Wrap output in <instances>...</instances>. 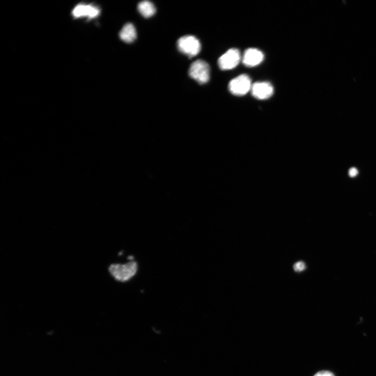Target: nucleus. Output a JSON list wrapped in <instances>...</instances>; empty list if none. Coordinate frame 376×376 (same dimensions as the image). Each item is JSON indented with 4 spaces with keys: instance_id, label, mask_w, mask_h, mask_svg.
I'll use <instances>...</instances> for the list:
<instances>
[{
    "instance_id": "2",
    "label": "nucleus",
    "mask_w": 376,
    "mask_h": 376,
    "mask_svg": "<svg viewBox=\"0 0 376 376\" xmlns=\"http://www.w3.org/2000/svg\"><path fill=\"white\" fill-rule=\"evenodd\" d=\"M210 66L202 60H198L192 63L189 70L190 77L200 85H203L210 80Z\"/></svg>"
},
{
    "instance_id": "1",
    "label": "nucleus",
    "mask_w": 376,
    "mask_h": 376,
    "mask_svg": "<svg viewBox=\"0 0 376 376\" xmlns=\"http://www.w3.org/2000/svg\"><path fill=\"white\" fill-rule=\"evenodd\" d=\"M178 49L184 55L190 58L196 56L201 51V46L199 40L193 36H185L177 41Z\"/></svg>"
},
{
    "instance_id": "5",
    "label": "nucleus",
    "mask_w": 376,
    "mask_h": 376,
    "mask_svg": "<svg viewBox=\"0 0 376 376\" xmlns=\"http://www.w3.org/2000/svg\"><path fill=\"white\" fill-rule=\"evenodd\" d=\"M241 60L239 50L233 48L228 50L218 60L219 68L222 70H229L236 68Z\"/></svg>"
},
{
    "instance_id": "13",
    "label": "nucleus",
    "mask_w": 376,
    "mask_h": 376,
    "mask_svg": "<svg viewBox=\"0 0 376 376\" xmlns=\"http://www.w3.org/2000/svg\"><path fill=\"white\" fill-rule=\"evenodd\" d=\"M359 173L358 170L355 167H352L349 171V175L351 177L357 176Z\"/></svg>"
},
{
    "instance_id": "7",
    "label": "nucleus",
    "mask_w": 376,
    "mask_h": 376,
    "mask_svg": "<svg viewBox=\"0 0 376 376\" xmlns=\"http://www.w3.org/2000/svg\"><path fill=\"white\" fill-rule=\"evenodd\" d=\"M264 59V55L262 51L256 48H249L245 52L243 62L246 67H254L260 65Z\"/></svg>"
},
{
    "instance_id": "6",
    "label": "nucleus",
    "mask_w": 376,
    "mask_h": 376,
    "mask_svg": "<svg viewBox=\"0 0 376 376\" xmlns=\"http://www.w3.org/2000/svg\"><path fill=\"white\" fill-rule=\"evenodd\" d=\"M253 96L260 100L267 99L273 95L274 89L271 83L267 82L255 83L251 90Z\"/></svg>"
},
{
    "instance_id": "10",
    "label": "nucleus",
    "mask_w": 376,
    "mask_h": 376,
    "mask_svg": "<svg viewBox=\"0 0 376 376\" xmlns=\"http://www.w3.org/2000/svg\"><path fill=\"white\" fill-rule=\"evenodd\" d=\"M138 8L140 13L145 18L152 17L156 13L155 6L149 1L141 2L138 4Z\"/></svg>"
},
{
    "instance_id": "12",
    "label": "nucleus",
    "mask_w": 376,
    "mask_h": 376,
    "mask_svg": "<svg viewBox=\"0 0 376 376\" xmlns=\"http://www.w3.org/2000/svg\"><path fill=\"white\" fill-rule=\"evenodd\" d=\"M314 376H334V375L328 371H321L317 373Z\"/></svg>"
},
{
    "instance_id": "4",
    "label": "nucleus",
    "mask_w": 376,
    "mask_h": 376,
    "mask_svg": "<svg viewBox=\"0 0 376 376\" xmlns=\"http://www.w3.org/2000/svg\"><path fill=\"white\" fill-rule=\"evenodd\" d=\"M252 80L249 77L242 75L229 82L228 89L234 95L242 96L252 90Z\"/></svg>"
},
{
    "instance_id": "8",
    "label": "nucleus",
    "mask_w": 376,
    "mask_h": 376,
    "mask_svg": "<svg viewBox=\"0 0 376 376\" xmlns=\"http://www.w3.org/2000/svg\"><path fill=\"white\" fill-rule=\"evenodd\" d=\"M100 14L99 9L92 5L79 4L73 10L72 15L76 18L87 17L93 18Z\"/></svg>"
},
{
    "instance_id": "9",
    "label": "nucleus",
    "mask_w": 376,
    "mask_h": 376,
    "mask_svg": "<svg viewBox=\"0 0 376 376\" xmlns=\"http://www.w3.org/2000/svg\"><path fill=\"white\" fill-rule=\"evenodd\" d=\"M119 36L125 43H131L137 38V31L133 24L128 23L121 30Z\"/></svg>"
},
{
    "instance_id": "11",
    "label": "nucleus",
    "mask_w": 376,
    "mask_h": 376,
    "mask_svg": "<svg viewBox=\"0 0 376 376\" xmlns=\"http://www.w3.org/2000/svg\"><path fill=\"white\" fill-rule=\"evenodd\" d=\"M306 269V265L302 261H299L294 265V269L297 273H300Z\"/></svg>"
},
{
    "instance_id": "3",
    "label": "nucleus",
    "mask_w": 376,
    "mask_h": 376,
    "mask_svg": "<svg viewBox=\"0 0 376 376\" xmlns=\"http://www.w3.org/2000/svg\"><path fill=\"white\" fill-rule=\"evenodd\" d=\"M138 270V265L134 261L124 265H113L109 271L113 277L118 281H126L131 279Z\"/></svg>"
}]
</instances>
